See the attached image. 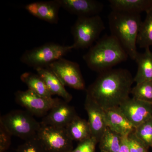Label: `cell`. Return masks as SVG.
I'll list each match as a JSON object with an SVG mask.
<instances>
[{
    "mask_svg": "<svg viewBox=\"0 0 152 152\" xmlns=\"http://www.w3.org/2000/svg\"><path fill=\"white\" fill-rule=\"evenodd\" d=\"M134 78L126 69H112L99 74L86 90V96L104 110L118 107L128 99Z\"/></svg>",
    "mask_w": 152,
    "mask_h": 152,
    "instance_id": "1",
    "label": "cell"
},
{
    "mask_svg": "<svg viewBox=\"0 0 152 152\" xmlns=\"http://www.w3.org/2000/svg\"><path fill=\"white\" fill-rule=\"evenodd\" d=\"M129 57L119 42L110 34L98 40L83 58L90 69L99 74L126 61Z\"/></svg>",
    "mask_w": 152,
    "mask_h": 152,
    "instance_id": "2",
    "label": "cell"
},
{
    "mask_svg": "<svg viewBox=\"0 0 152 152\" xmlns=\"http://www.w3.org/2000/svg\"><path fill=\"white\" fill-rule=\"evenodd\" d=\"M111 35L119 42L132 60L135 59L137 40L142 23L140 14L112 10L108 16Z\"/></svg>",
    "mask_w": 152,
    "mask_h": 152,
    "instance_id": "3",
    "label": "cell"
},
{
    "mask_svg": "<svg viewBox=\"0 0 152 152\" xmlns=\"http://www.w3.org/2000/svg\"><path fill=\"white\" fill-rule=\"evenodd\" d=\"M2 125L12 136L25 141L37 135L41 127L33 115L26 110H15L4 115L0 118Z\"/></svg>",
    "mask_w": 152,
    "mask_h": 152,
    "instance_id": "4",
    "label": "cell"
},
{
    "mask_svg": "<svg viewBox=\"0 0 152 152\" xmlns=\"http://www.w3.org/2000/svg\"><path fill=\"white\" fill-rule=\"evenodd\" d=\"M105 28L104 23L99 15L78 18L71 28L74 39V43L72 45L73 48H90L98 40Z\"/></svg>",
    "mask_w": 152,
    "mask_h": 152,
    "instance_id": "5",
    "label": "cell"
},
{
    "mask_svg": "<svg viewBox=\"0 0 152 152\" xmlns=\"http://www.w3.org/2000/svg\"><path fill=\"white\" fill-rule=\"evenodd\" d=\"M73 49L72 45L48 43L26 51L22 55L20 61L34 69L39 68L48 67L52 63L63 58Z\"/></svg>",
    "mask_w": 152,
    "mask_h": 152,
    "instance_id": "6",
    "label": "cell"
},
{
    "mask_svg": "<svg viewBox=\"0 0 152 152\" xmlns=\"http://www.w3.org/2000/svg\"><path fill=\"white\" fill-rule=\"evenodd\" d=\"M37 136L48 152H71L74 149L66 128L41 125Z\"/></svg>",
    "mask_w": 152,
    "mask_h": 152,
    "instance_id": "7",
    "label": "cell"
},
{
    "mask_svg": "<svg viewBox=\"0 0 152 152\" xmlns=\"http://www.w3.org/2000/svg\"><path fill=\"white\" fill-rule=\"evenodd\" d=\"M65 86L77 90H84L85 82L79 64L61 58L48 67Z\"/></svg>",
    "mask_w": 152,
    "mask_h": 152,
    "instance_id": "8",
    "label": "cell"
},
{
    "mask_svg": "<svg viewBox=\"0 0 152 152\" xmlns=\"http://www.w3.org/2000/svg\"><path fill=\"white\" fill-rule=\"evenodd\" d=\"M58 98L44 97L31 90L18 91L15 93V101L33 116L44 117L56 103Z\"/></svg>",
    "mask_w": 152,
    "mask_h": 152,
    "instance_id": "9",
    "label": "cell"
},
{
    "mask_svg": "<svg viewBox=\"0 0 152 152\" xmlns=\"http://www.w3.org/2000/svg\"><path fill=\"white\" fill-rule=\"evenodd\" d=\"M64 100L59 99L56 103L43 118L41 125L65 128L77 115L75 108Z\"/></svg>",
    "mask_w": 152,
    "mask_h": 152,
    "instance_id": "10",
    "label": "cell"
},
{
    "mask_svg": "<svg viewBox=\"0 0 152 152\" xmlns=\"http://www.w3.org/2000/svg\"><path fill=\"white\" fill-rule=\"evenodd\" d=\"M135 127L152 118V104L129 98L119 107Z\"/></svg>",
    "mask_w": 152,
    "mask_h": 152,
    "instance_id": "11",
    "label": "cell"
},
{
    "mask_svg": "<svg viewBox=\"0 0 152 152\" xmlns=\"http://www.w3.org/2000/svg\"><path fill=\"white\" fill-rule=\"evenodd\" d=\"M85 108L88 115L91 137L99 142L107 129L105 112L96 102L86 96Z\"/></svg>",
    "mask_w": 152,
    "mask_h": 152,
    "instance_id": "12",
    "label": "cell"
},
{
    "mask_svg": "<svg viewBox=\"0 0 152 152\" xmlns=\"http://www.w3.org/2000/svg\"><path fill=\"white\" fill-rule=\"evenodd\" d=\"M61 8L78 18L99 15L104 9L102 3L96 0H57Z\"/></svg>",
    "mask_w": 152,
    "mask_h": 152,
    "instance_id": "13",
    "label": "cell"
},
{
    "mask_svg": "<svg viewBox=\"0 0 152 152\" xmlns=\"http://www.w3.org/2000/svg\"><path fill=\"white\" fill-rule=\"evenodd\" d=\"M61 8L57 0L34 2L25 6V10L33 16L55 24L58 22L59 12Z\"/></svg>",
    "mask_w": 152,
    "mask_h": 152,
    "instance_id": "14",
    "label": "cell"
},
{
    "mask_svg": "<svg viewBox=\"0 0 152 152\" xmlns=\"http://www.w3.org/2000/svg\"><path fill=\"white\" fill-rule=\"evenodd\" d=\"M105 112L107 127L121 137L128 136L134 132L135 127L129 121L119 107L114 108Z\"/></svg>",
    "mask_w": 152,
    "mask_h": 152,
    "instance_id": "15",
    "label": "cell"
},
{
    "mask_svg": "<svg viewBox=\"0 0 152 152\" xmlns=\"http://www.w3.org/2000/svg\"><path fill=\"white\" fill-rule=\"evenodd\" d=\"M35 70L44 80L53 96L57 95L68 103L72 100V96L68 92L58 78L49 68H39Z\"/></svg>",
    "mask_w": 152,
    "mask_h": 152,
    "instance_id": "16",
    "label": "cell"
},
{
    "mask_svg": "<svg viewBox=\"0 0 152 152\" xmlns=\"http://www.w3.org/2000/svg\"><path fill=\"white\" fill-rule=\"evenodd\" d=\"M112 10L140 14L152 9V0H110Z\"/></svg>",
    "mask_w": 152,
    "mask_h": 152,
    "instance_id": "17",
    "label": "cell"
},
{
    "mask_svg": "<svg viewBox=\"0 0 152 152\" xmlns=\"http://www.w3.org/2000/svg\"><path fill=\"white\" fill-rule=\"evenodd\" d=\"M135 61L138 68L134 82L137 84L146 81H152V52L150 48L145 49L142 53H138Z\"/></svg>",
    "mask_w": 152,
    "mask_h": 152,
    "instance_id": "18",
    "label": "cell"
},
{
    "mask_svg": "<svg viewBox=\"0 0 152 152\" xmlns=\"http://www.w3.org/2000/svg\"><path fill=\"white\" fill-rule=\"evenodd\" d=\"M69 137L73 141L79 142L91 137L88 121L77 115L65 128Z\"/></svg>",
    "mask_w": 152,
    "mask_h": 152,
    "instance_id": "19",
    "label": "cell"
},
{
    "mask_svg": "<svg viewBox=\"0 0 152 152\" xmlns=\"http://www.w3.org/2000/svg\"><path fill=\"white\" fill-rule=\"evenodd\" d=\"M20 80L27 86L28 89L44 97L53 98L44 80L37 73L26 72L22 74Z\"/></svg>",
    "mask_w": 152,
    "mask_h": 152,
    "instance_id": "20",
    "label": "cell"
},
{
    "mask_svg": "<svg viewBox=\"0 0 152 152\" xmlns=\"http://www.w3.org/2000/svg\"><path fill=\"white\" fill-rule=\"evenodd\" d=\"M137 45L145 49L152 46V9L147 12L145 19L142 22Z\"/></svg>",
    "mask_w": 152,
    "mask_h": 152,
    "instance_id": "21",
    "label": "cell"
},
{
    "mask_svg": "<svg viewBox=\"0 0 152 152\" xmlns=\"http://www.w3.org/2000/svg\"><path fill=\"white\" fill-rule=\"evenodd\" d=\"M121 139V136L107 128L99 142L102 151L118 152Z\"/></svg>",
    "mask_w": 152,
    "mask_h": 152,
    "instance_id": "22",
    "label": "cell"
},
{
    "mask_svg": "<svg viewBox=\"0 0 152 152\" xmlns=\"http://www.w3.org/2000/svg\"><path fill=\"white\" fill-rule=\"evenodd\" d=\"M132 98L152 104V81L136 84L131 91Z\"/></svg>",
    "mask_w": 152,
    "mask_h": 152,
    "instance_id": "23",
    "label": "cell"
},
{
    "mask_svg": "<svg viewBox=\"0 0 152 152\" xmlns=\"http://www.w3.org/2000/svg\"><path fill=\"white\" fill-rule=\"evenodd\" d=\"M134 133L147 147L151 146L152 143V118L136 127Z\"/></svg>",
    "mask_w": 152,
    "mask_h": 152,
    "instance_id": "24",
    "label": "cell"
},
{
    "mask_svg": "<svg viewBox=\"0 0 152 152\" xmlns=\"http://www.w3.org/2000/svg\"><path fill=\"white\" fill-rule=\"evenodd\" d=\"M16 152H48L37 135L25 141L17 148Z\"/></svg>",
    "mask_w": 152,
    "mask_h": 152,
    "instance_id": "25",
    "label": "cell"
},
{
    "mask_svg": "<svg viewBox=\"0 0 152 152\" xmlns=\"http://www.w3.org/2000/svg\"><path fill=\"white\" fill-rule=\"evenodd\" d=\"M128 143L130 152H148L147 146L133 132L128 136Z\"/></svg>",
    "mask_w": 152,
    "mask_h": 152,
    "instance_id": "26",
    "label": "cell"
},
{
    "mask_svg": "<svg viewBox=\"0 0 152 152\" xmlns=\"http://www.w3.org/2000/svg\"><path fill=\"white\" fill-rule=\"evenodd\" d=\"M97 143L93 137L80 142L75 148L71 152H95V146Z\"/></svg>",
    "mask_w": 152,
    "mask_h": 152,
    "instance_id": "27",
    "label": "cell"
},
{
    "mask_svg": "<svg viewBox=\"0 0 152 152\" xmlns=\"http://www.w3.org/2000/svg\"><path fill=\"white\" fill-rule=\"evenodd\" d=\"M12 135L0 124V152H6L11 144Z\"/></svg>",
    "mask_w": 152,
    "mask_h": 152,
    "instance_id": "28",
    "label": "cell"
},
{
    "mask_svg": "<svg viewBox=\"0 0 152 152\" xmlns=\"http://www.w3.org/2000/svg\"><path fill=\"white\" fill-rule=\"evenodd\" d=\"M128 136L122 137L121 143L118 152H130L128 143Z\"/></svg>",
    "mask_w": 152,
    "mask_h": 152,
    "instance_id": "29",
    "label": "cell"
},
{
    "mask_svg": "<svg viewBox=\"0 0 152 152\" xmlns=\"http://www.w3.org/2000/svg\"><path fill=\"white\" fill-rule=\"evenodd\" d=\"M151 146L152 147V143L151 145Z\"/></svg>",
    "mask_w": 152,
    "mask_h": 152,
    "instance_id": "30",
    "label": "cell"
},
{
    "mask_svg": "<svg viewBox=\"0 0 152 152\" xmlns=\"http://www.w3.org/2000/svg\"></svg>",
    "mask_w": 152,
    "mask_h": 152,
    "instance_id": "31",
    "label": "cell"
}]
</instances>
